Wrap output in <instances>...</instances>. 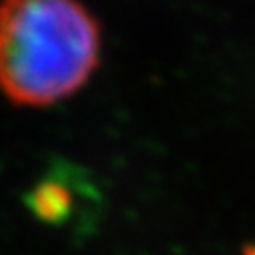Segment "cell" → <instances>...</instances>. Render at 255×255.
<instances>
[{"label": "cell", "mask_w": 255, "mask_h": 255, "mask_svg": "<svg viewBox=\"0 0 255 255\" xmlns=\"http://www.w3.org/2000/svg\"><path fill=\"white\" fill-rule=\"evenodd\" d=\"M100 53V23L79 0H0V92L15 105L70 98Z\"/></svg>", "instance_id": "cell-1"}, {"label": "cell", "mask_w": 255, "mask_h": 255, "mask_svg": "<svg viewBox=\"0 0 255 255\" xmlns=\"http://www.w3.org/2000/svg\"><path fill=\"white\" fill-rule=\"evenodd\" d=\"M247 255H255V247H253V249H251V251H247Z\"/></svg>", "instance_id": "cell-2"}]
</instances>
